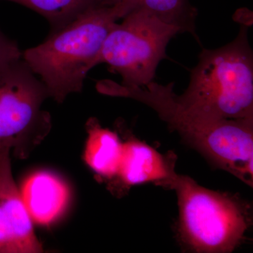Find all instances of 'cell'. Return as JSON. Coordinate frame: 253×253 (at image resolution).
Returning <instances> with one entry per match:
<instances>
[{
  "instance_id": "7c38bea8",
  "label": "cell",
  "mask_w": 253,
  "mask_h": 253,
  "mask_svg": "<svg viewBox=\"0 0 253 253\" xmlns=\"http://www.w3.org/2000/svg\"><path fill=\"white\" fill-rule=\"evenodd\" d=\"M136 7L140 6L154 14L163 22L172 25L181 32H189L196 36V12L189 7L185 0H132Z\"/></svg>"
},
{
  "instance_id": "52a82bcc",
  "label": "cell",
  "mask_w": 253,
  "mask_h": 253,
  "mask_svg": "<svg viewBox=\"0 0 253 253\" xmlns=\"http://www.w3.org/2000/svg\"><path fill=\"white\" fill-rule=\"evenodd\" d=\"M9 150H0V253H38L42 246L11 172Z\"/></svg>"
},
{
  "instance_id": "7a4b0ae2",
  "label": "cell",
  "mask_w": 253,
  "mask_h": 253,
  "mask_svg": "<svg viewBox=\"0 0 253 253\" xmlns=\"http://www.w3.org/2000/svg\"><path fill=\"white\" fill-rule=\"evenodd\" d=\"M133 8L126 3L86 10L42 42L22 51V60L45 86L49 97L62 103L81 92L84 79L98 65L108 35Z\"/></svg>"
},
{
  "instance_id": "5bb4252c",
  "label": "cell",
  "mask_w": 253,
  "mask_h": 253,
  "mask_svg": "<svg viewBox=\"0 0 253 253\" xmlns=\"http://www.w3.org/2000/svg\"><path fill=\"white\" fill-rule=\"evenodd\" d=\"M106 1L111 4H118V3L125 2L126 3V4L131 5V6H132L134 8H135V6H134V5L133 4L131 0H106Z\"/></svg>"
},
{
  "instance_id": "5b68a950",
  "label": "cell",
  "mask_w": 253,
  "mask_h": 253,
  "mask_svg": "<svg viewBox=\"0 0 253 253\" xmlns=\"http://www.w3.org/2000/svg\"><path fill=\"white\" fill-rule=\"evenodd\" d=\"M116 23L108 35L98 64L106 63L123 80L122 85L146 86L153 81L166 48L180 28L163 22L137 6Z\"/></svg>"
},
{
  "instance_id": "3957f363",
  "label": "cell",
  "mask_w": 253,
  "mask_h": 253,
  "mask_svg": "<svg viewBox=\"0 0 253 253\" xmlns=\"http://www.w3.org/2000/svg\"><path fill=\"white\" fill-rule=\"evenodd\" d=\"M179 97L217 117L253 119V56L246 28L227 45L201 51Z\"/></svg>"
},
{
  "instance_id": "8992f818",
  "label": "cell",
  "mask_w": 253,
  "mask_h": 253,
  "mask_svg": "<svg viewBox=\"0 0 253 253\" xmlns=\"http://www.w3.org/2000/svg\"><path fill=\"white\" fill-rule=\"evenodd\" d=\"M45 86L22 57L0 68V150L25 158L49 134V113L42 109Z\"/></svg>"
},
{
  "instance_id": "6da1fadb",
  "label": "cell",
  "mask_w": 253,
  "mask_h": 253,
  "mask_svg": "<svg viewBox=\"0 0 253 253\" xmlns=\"http://www.w3.org/2000/svg\"><path fill=\"white\" fill-rule=\"evenodd\" d=\"M167 85L151 81L146 86L100 82L104 94L136 100L154 109L161 119L218 166L250 185L253 184V119H226L183 101Z\"/></svg>"
},
{
  "instance_id": "8fae6325",
  "label": "cell",
  "mask_w": 253,
  "mask_h": 253,
  "mask_svg": "<svg viewBox=\"0 0 253 253\" xmlns=\"http://www.w3.org/2000/svg\"><path fill=\"white\" fill-rule=\"evenodd\" d=\"M1 1V0H0ZM29 8L49 21L51 31L59 29L86 10L109 4L106 0H6Z\"/></svg>"
},
{
  "instance_id": "30bf717a",
  "label": "cell",
  "mask_w": 253,
  "mask_h": 253,
  "mask_svg": "<svg viewBox=\"0 0 253 253\" xmlns=\"http://www.w3.org/2000/svg\"><path fill=\"white\" fill-rule=\"evenodd\" d=\"M86 126L88 137L84 154L86 164L100 175H118L123 146L119 137L93 118L88 121Z\"/></svg>"
},
{
  "instance_id": "9c48e42d",
  "label": "cell",
  "mask_w": 253,
  "mask_h": 253,
  "mask_svg": "<svg viewBox=\"0 0 253 253\" xmlns=\"http://www.w3.org/2000/svg\"><path fill=\"white\" fill-rule=\"evenodd\" d=\"M174 165L156 150L137 140L123 144L118 175L127 185L167 184L175 174Z\"/></svg>"
},
{
  "instance_id": "4fadbf2b",
  "label": "cell",
  "mask_w": 253,
  "mask_h": 253,
  "mask_svg": "<svg viewBox=\"0 0 253 253\" xmlns=\"http://www.w3.org/2000/svg\"><path fill=\"white\" fill-rule=\"evenodd\" d=\"M22 57V51L16 42L9 39L0 31V68L18 61Z\"/></svg>"
},
{
  "instance_id": "277c9868",
  "label": "cell",
  "mask_w": 253,
  "mask_h": 253,
  "mask_svg": "<svg viewBox=\"0 0 253 253\" xmlns=\"http://www.w3.org/2000/svg\"><path fill=\"white\" fill-rule=\"evenodd\" d=\"M166 185L176 191L179 231L193 251L227 253L236 249L247 229L244 212L236 203L176 173Z\"/></svg>"
},
{
  "instance_id": "ba28073f",
  "label": "cell",
  "mask_w": 253,
  "mask_h": 253,
  "mask_svg": "<svg viewBox=\"0 0 253 253\" xmlns=\"http://www.w3.org/2000/svg\"><path fill=\"white\" fill-rule=\"evenodd\" d=\"M32 221L41 225L54 222L64 212L70 200L67 184L53 173H33L20 190Z\"/></svg>"
}]
</instances>
